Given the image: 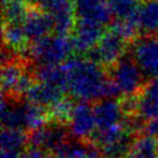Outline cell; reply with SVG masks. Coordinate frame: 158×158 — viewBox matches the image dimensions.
I'll return each instance as SVG.
<instances>
[{
	"label": "cell",
	"mask_w": 158,
	"mask_h": 158,
	"mask_svg": "<svg viewBox=\"0 0 158 158\" xmlns=\"http://www.w3.org/2000/svg\"><path fill=\"white\" fill-rule=\"evenodd\" d=\"M127 48V40H123L112 29H109L107 31H104L96 48H92L87 57L105 68H111L126 56Z\"/></svg>",
	"instance_id": "cell-4"
},
{
	"label": "cell",
	"mask_w": 158,
	"mask_h": 158,
	"mask_svg": "<svg viewBox=\"0 0 158 158\" xmlns=\"http://www.w3.org/2000/svg\"><path fill=\"white\" fill-rule=\"evenodd\" d=\"M21 24L28 40L32 42L46 37L53 31V21L50 13L44 8H37L35 6L29 7Z\"/></svg>",
	"instance_id": "cell-9"
},
{
	"label": "cell",
	"mask_w": 158,
	"mask_h": 158,
	"mask_svg": "<svg viewBox=\"0 0 158 158\" xmlns=\"http://www.w3.org/2000/svg\"><path fill=\"white\" fill-rule=\"evenodd\" d=\"M132 152L137 158H156L157 140L148 135H140L136 137Z\"/></svg>",
	"instance_id": "cell-24"
},
{
	"label": "cell",
	"mask_w": 158,
	"mask_h": 158,
	"mask_svg": "<svg viewBox=\"0 0 158 158\" xmlns=\"http://www.w3.org/2000/svg\"><path fill=\"white\" fill-rule=\"evenodd\" d=\"M94 113L98 131L109 129L121 125L126 115L121 102L117 101L115 98H104L96 102V104L94 105Z\"/></svg>",
	"instance_id": "cell-10"
},
{
	"label": "cell",
	"mask_w": 158,
	"mask_h": 158,
	"mask_svg": "<svg viewBox=\"0 0 158 158\" xmlns=\"http://www.w3.org/2000/svg\"><path fill=\"white\" fill-rule=\"evenodd\" d=\"M22 158H51V156L44 150L35 147H29L22 154Z\"/></svg>",
	"instance_id": "cell-27"
},
{
	"label": "cell",
	"mask_w": 158,
	"mask_h": 158,
	"mask_svg": "<svg viewBox=\"0 0 158 158\" xmlns=\"http://www.w3.org/2000/svg\"><path fill=\"white\" fill-rule=\"evenodd\" d=\"M103 34V27L83 21H76V26L70 38L74 51L81 54H88L92 48H96Z\"/></svg>",
	"instance_id": "cell-11"
},
{
	"label": "cell",
	"mask_w": 158,
	"mask_h": 158,
	"mask_svg": "<svg viewBox=\"0 0 158 158\" xmlns=\"http://www.w3.org/2000/svg\"><path fill=\"white\" fill-rule=\"evenodd\" d=\"M134 22L142 36L157 35L158 0H142L134 16Z\"/></svg>",
	"instance_id": "cell-13"
},
{
	"label": "cell",
	"mask_w": 158,
	"mask_h": 158,
	"mask_svg": "<svg viewBox=\"0 0 158 158\" xmlns=\"http://www.w3.org/2000/svg\"><path fill=\"white\" fill-rule=\"evenodd\" d=\"M26 106V119H24V129L34 132L36 129L44 127L48 125L51 119L48 111L44 107L31 104L29 102H24Z\"/></svg>",
	"instance_id": "cell-21"
},
{
	"label": "cell",
	"mask_w": 158,
	"mask_h": 158,
	"mask_svg": "<svg viewBox=\"0 0 158 158\" xmlns=\"http://www.w3.org/2000/svg\"><path fill=\"white\" fill-rule=\"evenodd\" d=\"M69 136L70 132L67 123L50 121L44 127L29 133V144L50 154L64 142L69 140Z\"/></svg>",
	"instance_id": "cell-6"
},
{
	"label": "cell",
	"mask_w": 158,
	"mask_h": 158,
	"mask_svg": "<svg viewBox=\"0 0 158 158\" xmlns=\"http://www.w3.org/2000/svg\"><path fill=\"white\" fill-rule=\"evenodd\" d=\"M48 10L53 21V31L56 35L68 36L76 26V15L73 0L62 1L50 7Z\"/></svg>",
	"instance_id": "cell-12"
},
{
	"label": "cell",
	"mask_w": 158,
	"mask_h": 158,
	"mask_svg": "<svg viewBox=\"0 0 158 158\" xmlns=\"http://www.w3.org/2000/svg\"><path fill=\"white\" fill-rule=\"evenodd\" d=\"M81 158H102V155H101V151L98 150V148L94 147V148L89 151L88 154L85 155V156H83V157H81Z\"/></svg>",
	"instance_id": "cell-29"
},
{
	"label": "cell",
	"mask_w": 158,
	"mask_h": 158,
	"mask_svg": "<svg viewBox=\"0 0 158 158\" xmlns=\"http://www.w3.org/2000/svg\"><path fill=\"white\" fill-rule=\"evenodd\" d=\"M109 76L123 97L139 95L145 84L144 75L132 56H125L111 67Z\"/></svg>",
	"instance_id": "cell-3"
},
{
	"label": "cell",
	"mask_w": 158,
	"mask_h": 158,
	"mask_svg": "<svg viewBox=\"0 0 158 158\" xmlns=\"http://www.w3.org/2000/svg\"><path fill=\"white\" fill-rule=\"evenodd\" d=\"M112 13L119 20H133L137 8L140 6V0H107Z\"/></svg>",
	"instance_id": "cell-23"
},
{
	"label": "cell",
	"mask_w": 158,
	"mask_h": 158,
	"mask_svg": "<svg viewBox=\"0 0 158 158\" xmlns=\"http://www.w3.org/2000/svg\"><path fill=\"white\" fill-rule=\"evenodd\" d=\"M67 75V92L79 102L101 101L120 96L105 67L90 58H70L64 64Z\"/></svg>",
	"instance_id": "cell-1"
},
{
	"label": "cell",
	"mask_w": 158,
	"mask_h": 158,
	"mask_svg": "<svg viewBox=\"0 0 158 158\" xmlns=\"http://www.w3.org/2000/svg\"><path fill=\"white\" fill-rule=\"evenodd\" d=\"M62 1H67V0H38L42 8L44 9H48L50 7H52L54 5L59 4V2H62Z\"/></svg>",
	"instance_id": "cell-28"
},
{
	"label": "cell",
	"mask_w": 158,
	"mask_h": 158,
	"mask_svg": "<svg viewBox=\"0 0 158 158\" xmlns=\"http://www.w3.org/2000/svg\"><path fill=\"white\" fill-rule=\"evenodd\" d=\"M1 151L21 152L29 144V134L21 128H2Z\"/></svg>",
	"instance_id": "cell-20"
},
{
	"label": "cell",
	"mask_w": 158,
	"mask_h": 158,
	"mask_svg": "<svg viewBox=\"0 0 158 158\" xmlns=\"http://www.w3.org/2000/svg\"><path fill=\"white\" fill-rule=\"evenodd\" d=\"M28 40L21 23H4L5 48L12 52H28Z\"/></svg>",
	"instance_id": "cell-18"
},
{
	"label": "cell",
	"mask_w": 158,
	"mask_h": 158,
	"mask_svg": "<svg viewBox=\"0 0 158 158\" xmlns=\"http://www.w3.org/2000/svg\"><path fill=\"white\" fill-rule=\"evenodd\" d=\"M136 114L145 121L158 115V77L147 82L137 95Z\"/></svg>",
	"instance_id": "cell-15"
},
{
	"label": "cell",
	"mask_w": 158,
	"mask_h": 158,
	"mask_svg": "<svg viewBox=\"0 0 158 158\" xmlns=\"http://www.w3.org/2000/svg\"><path fill=\"white\" fill-rule=\"evenodd\" d=\"M24 119H26L24 102H20V99H14L10 97H2L1 102L2 128L24 129Z\"/></svg>",
	"instance_id": "cell-16"
},
{
	"label": "cell",
	"mask_w": 158,
	"mask_h": 158,
	"mask_svg": "<svg viewBox=\"0 0 158 158\" xmlns=\"http://www.w3.org/2000/svg\"><path fill=\"white\" fill-rule=\"evenodd\" d=\"M73 51V43L68 36L48 35L32 42L28 56L38 67L60 66L69 60Z\"/></svg>",
	"instance_id": "cell-2"
},
{
	"label": "cell",
	"mask_w": 158,
	"mask_h": 158,
	"mask_svg": "<svg viewBox=\"0 0 158 158\" xmlns=\"http://www.w3.org/2000/svg\"><path fill=\"white\" fill-rule=\"evenodd\" d=\"M27 68L23 64L14 59L12 61L2 64L1 70V90L2 96L12 97L15 92V89L20 83L23 75L26 74Z\"/></svg>",
	"instance_id": "cell-17"
},
{
	"label": "cell",
	"mask_w": 158,
	"mask_h": 158,
	"mask_svg": "<svg viewBox=\"0 0 158 158\" xmlns=\"http://www.w3.org/2000/svg\"><path fill=\"white\" fill-rule=\"evenodd\" d=\"M29 6L15 0H2L4 23H22Z\"/></svg>",
	"instance_id": "cell-22"
},
{
	"label": "cell",
	"mask_w": 158,
	"mask_h": 158,
	"mask_svg": "<svg viewBox=\"0 0 158 158\" xmlns=\"http://www.w3.org/2000/svg\"><path fill=\"white\" fill-rule=\"evenodd\" d=\"M68 128L74 139L90 142L97 129L94 106L87 102H77L70 114Z\"/></svg>",
	"instance_id": "cell-7"
},
{
	"label": "cell",
	"mask_w": 158,
	"mask_h": 158,
	"mask_svg": "<svg viewBox=\"0 0 158 158\" xmlns=\"http://www.w3.org/2000/svg\"><path fill=\"white\" fill-rule=\"evenodd\" d=\"M132 57L145 79L158 77V38L141 36L132 45Z\"/></svg>",
	"instance_id": "cell-5"
},
{
	"label": "cell",
	"mask_w": 158,
	"mask_h": 158,
	"mask_svg": "<svg viewBox=\"0 0 158 158\" xmlns=\"http://www.w3.org/2000/svg\"><path fill=\"white\" fill-rule=\"evenodd\" d=\"M156 158H158V140H157V154H156Z\"/></svg>",
	"instance_id": "cell-31"
},
{
	"label": "cell",
	"mask_w": 158,
	"mask_h": 158,
	"mask_svg": "<svg viewBox=\"0 0 158 158\" xmlns=\"http://www.w3.org/2000/svg\"><path fill=\"white\" fill-rule=\"evenodd\" d=\"M77 21L97 26L111 24L114 15L107 0H73Z\"/></svg>",
	"instance_id": "cell-8"
},
{
	"label": "cell",
	"mask_w": 158,
	"mask_h": 158,
	"mask_svg": "<svg viewBox=\"0 0 158 158\" xmlns=\"http://www.w3.org/2000/svg\"><path fill=\"white\" fill-rule=\"evenodd\" d=\"M110 29L117 32L119 36H121L123 40H127L128 43L136 37L137 27L133 20H115L111 23Z\"/></svg>",
	"instance_id": "cell-25"
},
{
	"label": "cell",
	"mask_w": 158,
	"mask_h": 158,
	"mask_svg": "<svg viewBox=\"0 0 158 158\" xmlns=\"http://www.w3.org/2000/svg\"><path fill=\"white\" fill-rule=\"evenodd\" d=\"M35 80L42 83L51 84L67 92V75L64 65L38 67L34 73Z\"/></svg>",
	"instance_id": "cell-19"
},
{
	"label": "cell",
	"mask_w": 158,
	"mask_h": 158,
	"mask_svg": "<svg viewBox=\"0 0 158 158\" xmlns=\"http://www.w3.org/2000/svg\"><path fill=\"white\" fill-rule=\"evenodd\" d=\"M66 92L51 84L42 83L36 81L26 95L27 102L48 110L57 103L65 98Z\"/></svg>",
	"instance_id": "cell-14"
},
{
	"label": "cell",
	"mask_w": 158,
	"mask_h": 158,
	"mask_svg": "<svg viewBox=\"0 0 158 158\" xmlns=\"http://www.w3.org/2000/svg\"><path fill=\"white\" fill-rule=\"evenodd\" d=\"M15 1H19V2H22V4H26V5H31L36 0H15Z\"/></svg>",
	"instance_id": "cell-30"
},
{
	"label": "cell",
	"mask_w": 158,
	"mask_h": 158,
	"mask_svg": "<svg viewBox=\"0 0 158 158\" xmlns=\"http://www.w3.org/2000/svg\"><path fill=\"white\" fill-rule=\"evenodd\" d=\"M142 135H148L155 137V139H158V115L145 123Z\"/></svg>",
	"instance_id": "cell-26"
}]
</instances>
